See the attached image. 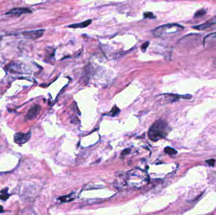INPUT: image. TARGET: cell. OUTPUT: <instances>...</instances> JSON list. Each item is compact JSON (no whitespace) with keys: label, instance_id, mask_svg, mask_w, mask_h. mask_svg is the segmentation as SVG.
Masks as SVG:
<instances>
[{"label":"cell","instance_id":"11","mask_svg":"<svg viewBox=\"0 0 216 215\" xmlns=\"http://www.w3.org/2000/svg\"><path fill=\"white\" fill-rule=\"evenodd\" d=\"M120 109H119L118 107H116V105H114V106L112 108L111 111L108 113V115L112 116V117H114V116H116V115L118 114L119 113H120Z\"/></svg>","mask_w":216,"mask_h":215},{"label":"cell","instance_id":"1","mask_svg":"<svg viewBox=\"0 0 216 215\" xmlns=\"http://www.w3.org/2000/svg\"><path fill=\"white\" fill-rule=\"evenodd\" d=\"M169 133V126L164 121L158 120L150 126L148 132L150 140L153 141L164 138Z\"/></svg>","mask_w":216,"mask_h":215},{"label":"cell","instance_id":"6","mask_svg":"<svg viewBox=\"0 0 216 215\" xmlns=\"http://www.w3.org/2000/svg\"><path fill=\"white\" fill-rule=\"evenodd\" d=\"M31 12H32V11L27 8H16L6 13V15H14L15 16H20L22 14L29 13Z\"/></svg>","mask_w":216,"mask_h":215},{"label":"cell","instance_id":"17","mask_svg":"<svg viewBox=\"0 0 216 215\" xmlns=\"http://www.w3.org/2000/svg\"><path fill=\"white\" fill-rule=\"evenodd\" d=\"M130 149H126V150H124V151L122 152V155H125L128 154V153L130 152Z\"/></svg>","mask_w":216,"mask_h":215},{"label":"cell","instance_id":"3","mask_svg":"<svg viewBox=\"0 0 216 215\" xmlns=\"http://www.w3.org/2000/svg\"><path fill=\"white\" fill-rule=\"evenodd\" d=\"M32 133L30 131L28 133H16L14 135V142L18 145H23L27 143L30 139Z\"/></svg>","mask_w":216,"mask_h":215},{"label":"cell","instance_id":"5","mask_svg":"<svg viewBox=\"0 0 216 215\" xmlns=\"http://www.w3.org/2000/svg\"><path fill=\"white\" fill-rule=\"evenodd\" d=\"M40 110V107L39 105H34L29 109L26 116H25V120L28 121L36 118L39 114Z\"/></svg>","mask_w":216,"mask_h":215},{"label":"cell","instance_id":"12","mask_svg":"<svg viewBox=\"0 0 216 215\" xmlns=\"http://www.w3.org/2000/svg\"><path fill=\"white\" fill-rule=\"evenodd\" d=\"M206 10L204 9H199L198 11H197L195 13V15H194V17L195 18H199V17H202V16H204V15H206Z\"/></svg>","mask_w":216,"mask_h":215},{"label":"cell","instance_id":"16","mask_svg":"<svg viewBox=\"0 0 216 215\" xmlns=\"http://www.w3.org/2000/svg\"><path fill=\"white\" fill-rule=\"evenodd\" d=\"M206 163L208 164L209 166L214 167L215 165V160L214 159H210L206 161Z\"/></svg>","mask_w":216,"mask_h":215},{"label":"cell","instance_id":"18","mask_svg":"<svg viewBox=\"0 0 216 215\" xmlns=\"http://www.w3.org/2000/svg\"><path fill=\"white\" fill-rule=\"evenodd\" d=\"M4 210H3V206H2V205H0V213H4Z\"/></svg>","mask_w":216,"mask_h":215},{"label":"cell","instance_id":"10","mask_svg":"<svg viewBox=\"0 0 216 215\" xmlns=\"http://www.w3.org/2000/svg\"><path fill=\"white\" fill-rule=\"evenodd\" d=\"M164 152L165 153H166V154L170 155H175L177 153V151H176V150H174V149L170 147V146L166 147L164 150Z\"/></svg>","mask_w":216,"mask_h":215},{"label":"cell","instance_id":"9","mask_svg":"<svg viewBox=\"0 0 216 215\" xmlns=\"http://www.w3.org/2000/svg\"><path fill=\"white\" fill-rule=\"evenodd\" d=\"M92 23V20H86L83 22L79 23H75L72 24V25H68V27L72 28H86V27H88V25H90Z\"/></svg>","mask_w":216,"mask_h":215},{"label":"cell","instance_id":"13","mask_svg":"<svg viewBox=\"0 0 216 215\" xmlns=\"http://www.w3.org/2000/svg\"><path fill=\"white\" fill-rule=\"evenodd\" d=\"M144 17L146 18H150V19H153V18H156V16H155L154 15V13H152V12H145L144 13Z\"/></svg>","mask_w":216,"mask_h":215},{"label":"cell","instance_id":"14","mask_svg":"<svg viewBox=\"0 0 216 215\" xmlns=\"http://www.w3.org/2000/svg\"><path fill=\"white\" fill-rule=\"evenodd\" d=\"M10 197V195L8 193L7 194H0V199L2 201H6Z\"/></svg>","mask_w":216,"mask_h":215},{"label":"cell","instance_id":"8","mask_svg":"<svg viewBox=\"0 0 216 215\" xmlns=\"http://www.w3.org/2000/svg\"><path fill=\"white\" fill-rule=\"evenodd\" d=\"M216 43V32L210 33L206 36L204 39V45L205 47L211 44Z\"/></svg>","mask_w":216,"mask_h":215},{"label":"cell","instance_id":"4","mask_svg":"<svg viewBox=\"0 0 216 215\" xmlns=\"http://www.w3.org/2000/svg\"><path fill=\"white\" fill-rule=\"evenodd\" d=\"M44 33V30H36L32 31H25L22 33L24 35V37L27 38V39H36L42 37Z\"/></svg>","mask_w":216,"mask_h":215},{"label":"cell","instance_id":"2","mask_svg":"<svg viewBox=\"0 0 216 215\" xmlns=\"http://www.w3.org/2000/svg\"><path fill=\"white\" fill-rule=\"evenodd\" d=\"M183 27L182 25L176 23L166 24L156 28L154 31V33L156 36H162L165 34L176 33L183 30Z\"/></svg>","mask_w":216,"mask_h":215},{"label":"cell","instance_id":"15","mask_svg":"<svg viewBox=\"0 0 216 215\" xmlns=\"http://www.w3.org/2000/svg\"><path fill=\"white\" fill-rule=\"evenodd\" d=\"M148 45H149V42H146L142 44L141 47V50H142L143 52H146V49L148 47Z\"/></svg>","mask_w":216,"mask_h":215},{"label":"cell","instance_id":"7","mask_svg":"<svg viewBox=\"0 0 216 215\" xmlns=\"http://www.w3.org/2000/svg\"><path fill=\"white\" fill-rule=\"evenodd\" d=\"M214 24H216V16L212 18V19H210V20L208 21H207V22L198 25V26H196V27H194V28L198 30H206L207 29V28L210 27Z\"/></svg>","mask_w":216,"mask_h":215}]
</instances>
